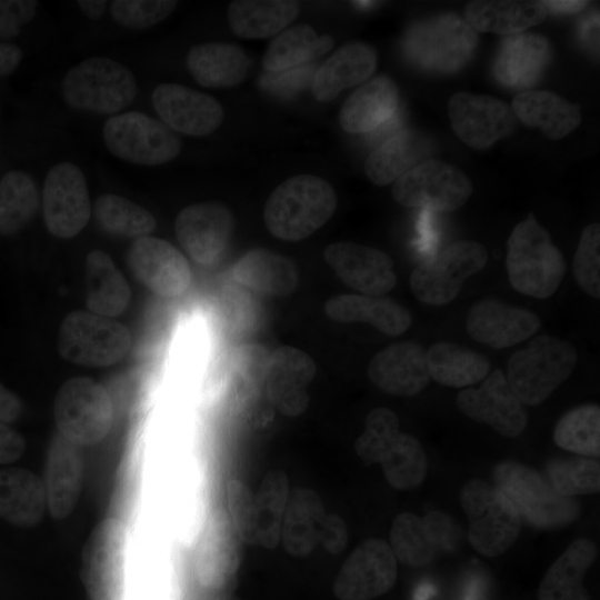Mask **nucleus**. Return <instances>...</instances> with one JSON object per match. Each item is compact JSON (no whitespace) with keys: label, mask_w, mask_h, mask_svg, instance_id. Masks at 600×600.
Masks as SVG:
<instances>
[{"label":"nucleus","mask_w":600,"mask_h":600,"mask_svg":"<svg viewBox=\"0 0 600 600\" xmlns=\"http://www.w3.org/2000/svg\"><path fill=\"white\" fill-rule=\"evenodd\" d=\"M234 219L220 202H200L183 208L176 218L177 238L192 260L202 266L217 263L232 237Z\"/></svg>","instance_id":"19"},{"label":"nucleus","mask_w":600,"mask_h":600,"mask_svg":"<svg viewBox=\"0 0 600 600\" xmlns=\"http://www.w3.org/2000/svg\"><path fill=\"white\" fill-rule=\"evenodd\" d=\"M47 229L61 239L76 237L88 223L91 203L86 177L71 162H60L47 173L42 189Z\"/></svg>","instance_id":"15"},{"label":"nucleus","mask_w":600,"mask_h":600,"mask_svg":"<svg viewBox=\"0 0 600 600\" xmlns=\"http://www.w3.org/2000/svg\"><path fill=\"white\" fill-rule=\"evenodd\" d=\"M577 361L571 343L542 334L510 357L506 378L523 404L538 406L567 380Z\"/></svg>","instance_id":"5"},{"label":"nucleus","mask_w":600,"mask_h":600,"mask_svg":"<svg viewBox=\"0 0 600 600\" xmlns=\"http://www.w3.org/2000/svg\"><path fill=\"white\" fill-rule=\"evenodd\" d=\"M333 46V39L318 37L309 24H298L279 33L269 44L262 64L266 70L280 72L302 64L320 56Z\"/></svg>","instance_id":"44"},{"label":"nucleus","mask_w":600,"mask_h":600,"mask_svg":"<svg viewBox=\"0 0 600 600\" xmlns=\"http://www.w3.org/2000/svg\"><path fill=\"white\" fill-rule=\"evenodd\" d=\"M549 486L563 497L600 491V464L589 458L550 460L544 468Z\"/></svg>","instance_id":"49"},{"label":"nucleus","mask_w":600,"mask_h":600,"mask_svg":"<svg viewBox=\"0 0 600 600\" xmlns=\"http://www.w3.org/2000/svg\"><path fill=\"white\" fill-rule=\"evenodd\" d=\"M506 268L516 291L547 299L558 290L567 266L547 229L530 213L509 236Z\"/></svg>","instance_id":"3"},{"label":"nucleus","mask_w":600,"mask_h":600,"mask_svg":"<svg viewBox=\"0 0 600 600\" xmlns=\"http://www.w3.org/2000/svg\"><path fill=\"white\" fill-rule=\"evenodd\" d=\"M400 102L397 83L381 74L358 88L339 112L341 128L349 133L371 132L396 113Z\"/></svg>","instance_id":"30"},{"label":"nucleus","mask_w":600,"mask_h":600,"mask_svg":"<svg viewBox=\"0 0 600 600\" xmlns=\"http://www.w3.org/2000/svg\"><path fill=\"white\" fill-rule=\"evenodd\" d=\"M138 92L133 73L106 57L88 58L71 68L62 80V97L72 108L100 114L126 109Z\"/></svg>","instance_id":"8"},{"label":"nucleus","mask_w":600,"mask_h":600,"mask_svg":"<svg viewBox=\"0 0 600 600\" xmlns=\"http://www.w3.org/2000/svg\"><path fill=\"white\" fill-rule=\"evenodd\" d=\"M270 353L261 346L246 344L236 350L232 360L236 390L257 388L264 383Z\"/></svg>","instance_id":"53"},{"label":"nucleus","mask_w":600,"mask_h":600,"mask_svg":"<svg viewBox=\"0 0 600 600\" xmlns=\"http://www.w3.org/2000/svg\"><path fill=\"white\" fill-rule=\"evenodd\" d=\"M83 13L91 20H98L103 16L107 2L102 0H80L77 1Z\"/></svg>","instance_id":"61"},{"label":"nucleus","mask_w":600,"mask_h":600,"mask_svg":"<svg viewBox=\"0 0 600 600\" xmlns=\"http://www.w3.org/2000/svg\"><path fill=\"white\" fill-rule=\"evenodd\" d=\"M426 357L430 379L451 388L470 387L490 372L484 356L453 342L433 343Z\"/></svg>","instance_id":"43"},{"label":"nucleus","mask_w":600,"mask_h":600,"mask_svg":"<svg viewBox=\"0 0 600 600\" xmlns=\"http://www.w3.org/2000/svg\"><path fill=\"white\" fill-rule=\"evenodd\" d=\"M553 440L563 450L584 457H599V406L582 404L563 414L554 427Z\"/></svg>","instance_id":"47"},{"label":"nucleus","mask_w":600,"mask_h":600,"mask_svg":"<svg viewBox=\"0 0 600 600\" xmlns=\"http://www.w3.org/2000/svg\"><path fill=\"white\" fill-rule=\"evenodd\" d=\"M354 451L367 466L379 462L389 484L398 490L416 489L427 477L428 461L421 443L400 431L397 414L388 408H376L367 416Z\"/></svg>","instance_id":"1"},{"label":"nucleus","mask_w":600,"mask_h":600,"mask_svg":"<svg viewBox=\"0 0 600 600\" xmlns=\"http://www.w3.org/2000/svg\"><path fill=\"white\" fill-rule=\"evenodd\" d=\"M26 450L24 438L0 421V464L18 460Z\"/></svg>","instance_id":"56"},{"label":"nucleus","mask_w":600,"mask_h":600,"mask_svg":"<svg viewBox=\"0 0 600 600\" xmlns=\"http://www.w3.org/2000/svg\"><path fill=\"white\" fill-rule=\"evenodd\" d=\"M541 324L540 317L530 310L486 298L470 308L466 329L473 340L503 349L527 340Z\"/></svg>","instance_id":"24"},{"label":"nucleus","mask_w":600,"mask_h":600,"mask_svg":"<svg viewBox=\"0 0 600 600\" xmlns=\"http://www.w3.org/2000/svg\"><path fill=\"white\" fill-rule=\"evenodd\" d=\"M177 3L173 0H116L111 3V16L122 27L142 30L169 17Z\"/></svg>","instance_id":"52"},{"label":"nucleus","mask_w":600,"mask_h":600,"mask_svg":"<svg viewBox=\"0 0 600 600\" xmlns=\"http://www.w3.org/2000/svg\"><path fill=\"white\" fill-rule=\"evenodd\" d=\"M22 412V402L19 397L0 383V421L14 422Z\"/></svg>","instance_id":"57"},{"label":"nucleus","mask_w":600,"mask_h":600,"mask_svg":"<svg viewBox=\"0 0 600 600\" xmlns=\"http://www.w3.org/2000/svg\"><path fill=\"white\" fill-rule=\"evenodd\" d=\"M39 2L34 0L0 1V38H14L21 27L33 19Z\"/></svg>","instance_id":"54"},{"label":"nucleus","mask_w":600,"mask_h":600,"mask_svg":"<svg viewBox=\"0 0 600 600\" xmlns=\"http://www.w3.org/2000/svg\"><path fill=\"white\" fill-rule=\"evenodd\" d=\"M551 57V44L542 36L530 33L508 36L501 41L494 59V78L507 88H530L541 78Z\"/></svg>","instance_id":"29"},{"label":"nucleus","mask_w":600,"mask_h":600,"mask_svg":"<svg viewBox=\"0 0 600 600\" xmlns=\"http://www.w3.org/2000/svg\"><path fill=\"white\" fill-rule=\"evenodd\" d=\"M511 108L517 119L539 128L551 140L566 137L581 122L580 107L551 91H522L513 98Z\"/></svg>","instance_id":"34"},{"label":"nucleus","mask_w":600,"mask_h":600,"mask_svg":"<svg viewBox=\"0 0 600 600\" xmlns=\"http://www.w3.org/2000/svg\"><path fill=\"white\" fill-rule=\"evenodd\" d=\"M40 204L39 190L24 171L12 170L0 180V234L12 236L36 216Z\"/></svg>","instance_id":"45"},{"label":"nucleus","mask_w":600,"mask_h":600,"mask_svg":"<svg viewBox=\"0 0 600 600\" xmlns=\"http://www.w3.org/2000/svg\"><path fill=\"white\" fill-rule=\"evenodd\" d=\"M391 193L403 207L448 212L468 201L472 183L456 166L429 158L400 176Z\"/></svg>","instance_id":"14"},{"label":"nucleus","mask_w":600,"mask_h":600,"mask_svg":"<svg viewBox=\"0 0 600 600\" xmlns=\"http://www.w3.org/2000/svg\"><path fill=\"white\" fill-rule=\"evenodd\" d=\"M377 66L376 50L360 41L341 46L316 72L312 94L318 101H331L348 88L368 79Z\"/></svg>","instance_id":"31"},{"label":"nucleus","mask_w":600,"mask_h":600,"mask_svg":"<svg viewBox=\"0 0 600 600\" xmlns=\"http://www.w3.org/2000/svg\"><path fill=\"white\" fill-rule=\"evenodd\" d=\"M397 559L384 540L362 541L348 556L334 581V594L340 600H372L394 586Z\"/></svg>","instance_id":"16"},{"label":"nucleus","mask_w":600,"mask_h":600,"mask_svg":"<svg viewBox=\"0 0 600 600\" xmlns=\"http://www.w3.org/2000/svg\"><path fill=\"white\" fill-rule=\"evenodd\" d=\"M581 38L586 44L598 48L599 14L593 13L581 26Z\"/></svg>","instance_id":"60"},{"label":"nucleus","mask_w":600,"mask_h":600,"mask_svg":"<svg viewBox=\"0 0 600 600\" xmlns=\"http://www.w3.org/2000/svg\"><path fill=\"white\" fill-rule=\"evenodd\" d=\"M451 127L457 137L472 149L483 150L509 136L517 118L503 100L470 92H456L448 102Z\"/></svg>","instance_id":"17"},{"label":"nucleus","mask_w":600,"mask_h":600,"mask_svg":"<svg viewBox=\"0 0 600 600\" xmlns=\"http://www.w3.org/2000/svg\"><path fill=\"white\" fill-rule=\"evenodd\" d=\"M460 502L468 518V539L476 551L494 558L514 543L523 522L498 488L482 479H470L461 488Z\"/></svg>","instance_id":"6"},{"label":"nucleus","mask_w":600,"mask_h":600,"mask_svg":"<svg viewBox=\"0 0 600 600\" xmlns=\"http://www.w3.org/2000/svg\"><path fill=\"white\" fill-rule=\"evenodd\" d=\"M348 542V530L344 521L337 514H326L319 530V540L330 553L341 552Z\"/></svg>","instance_id":"55"},{"label":"nucleus","mask_w":600,"mask_h":600,"mask_svg":"<svg viewBox=\"0 0 600 600\" xmlns=\"http://www.w3.org/2000/svg\"><path fill=\"white\" fill-rule=\"evenodd\" d=\"M543 6L547 9V12L558 13V14H571L577 13L581 10H583L588 2L587 1H580V0H549V1H542Z\"/></svg>","instance_id":"59"},{"label":"nucleus","mask_w":600,"mask_h":600,"mask_svg":"<svg viewBox=\"0 0 600 600\" xmlns=\"http://www.w3.org/2000/svg\"><path fill=\"white\" fill-rule=\"evenodd\" d=\"M53 412L59 433L78 446L102 441L113 421L109 393L87 377H74L62 383Z\"/></svg>","instance_id":"10"},{"label":"nucleus","mask_w":600,"mask_h":600,"mask_svg":"<svg viewBox=\"0 0 600 600\" xmlns=\"http://www.w3.org/2000/svg\"><path fill=\"white\" fill-rule=\"evenodd\" d=\"M597 554V546L590 539L572 541L542 578L538 599L589 600L582 581Z\"/></svg>","instance_id":"36"},{"label":"nucleus","mask_w":600,"mask_h":600,"mask_svg":"<svg viewBox=\"0 0 600 600\" xmlns=\"http://www.w3.org/2000/svg\"><path fill=\"white\" fill-rule=\"evenodd\" d=\"M93 212L99 226L111 234L138 239L156 228L154 217L147 209L113 193L99 196Z\"/></svg>","instance_id":"46"},{"label":"nucleus","mask_w":600,"mask_h":600,"mask_svg":"<svg viewBox=\"0 0 600 600\" xmlns=\"http://www.w3.org/2000/svg\"><path fill=\"white\" fill-rule=\"evenodd\" d=\"M429 149L427 139L417 131L401 130L369 154L364 172L373 184L387 186L426 160Z\"/></svg>","instance_id":"39"},{"label":"nucleus","mask_w":600,"mask_h":600,"mask_svg":"<svg viewBox=\"0 0 600 600\" xmlns=\"http://www.w3.org/2000/svg\"><path fill=\"white\" fill-rule=\"evenodd\" d=\"M298 14V2L290 0H236L228 8L232 32L246 39L277 34L294 21Z\"/></svg>","instance_id":"40"},{"label":"nucleus","mask_w":600,"mask_h":600,"mask_svg":"<svg viewBox=\"0 0 600 600\" xmlns=\"http://www.w3.org/2000/svg\"><path fill=\"white\" fill-rule=\"evenodd\" d=\"M323 257L343 283L362 294L383 296L397 284L392 259L376 248L339 241Z\"/></svg>","instance_id":"22"},{"label":"nucleus","mask_w":600,"mask_h":600,"mask_svg":"<svg viewBox=\"0 0 600 600\" xmlns=\"http://www.w3.org/2000/svg\"><path fill=\"white\" fill-rule=\"evenodd\" d=\"M479 43L477 31L456 13H441L413 23L402 49L421 70L452 73L472 58Z\"/></svg>","instance_id":"4"},{"label":"nucleus","mask_w":600,"mask_h":600,"mask_svg":"<svg viewBox=\"0 0 600 600\" xmlns=\"http://www.w3.org/2000/svg\"><path fill=\"white\" fill-rule=\"evenodd\" d=\"M240 538L223 512L207 522L194 557V573L199 584L218 591L234 579L240 564Z\"/></svg>","instance_id":"26"},{"label":"nucleus","mask_w":600,"mask_h":600,"mask_svg":"<svg viewBox=\"0 0 600 600\" xmlns=\"http://www.w3.org/2000/svg\"><path fill=\"white\" fill-rule=\"evenodd\" d=\"M151 101L167 127L188 136L210 134L220 127L224 116L218 100L178 83L159 84Z\"/></svg>","instance_id":"23"},{"label":"nucleus","mask_w":600,"mask_h":600,"mask_svg":"<svg viewBox=\"0 0 600 600\" xmlns=\"http://www.w3.org/2000/svg\"><path fill=\"white\" fill-rule=\"evenodd\" d=\"M456 402L466 417L490 426L507 438L520 436L528 423L524 404L499 369L489 372L478 388L461 390Z\"/></svg>","instance_id":"18"},{"label":"nucleus","mask_w":600,"mask_h":600,"mask_svg":"<svg viewBox=\"0 0 600 600\" xmlns=\"http://www.w3.org/2000/svg\"><path fill=\"white\" fill-rule=\"evenodd\" d=\"M434 593V588L431 584H421L416 589L413 600H428Z\"/></svg>","instance_id":"62"},{"label":"nucleus","mask_w":600,"mask_h":600,"mask_svg":"<svg viewBox=\"0 0 600 600\" xmlns=\"http://www.w3.org/2000/svg\"><path fill=\"white\" fill-rule=\"evenodd\" d=\"M494 487L516 507L522 522L536 528L571 523L579 506L557 493L536 470L514 461L499 462L492 471Z\"/></svg>","instance_id":"7"},{"label":"nucleus","mask_w":600,"mask_h":600,"mask_svg":"<svg viewBox=\"0 0 600 600\" xmlns=\"http://www.w3.org/2000/svg\"><path fill=\"white\" fill-rule=\"evenodd\" d=\"M128 264L142 284L161 297H178L191 282V270L184 256L159 238L136 239L128 252Z\"/></svg>","instance_id":"21"},{"label":"nucleus","mask_w":600,"mask_h":600,"mask_svg":"<svg viewBox=\"0 0 600 600\" xmlns=\"http://www.w3.org/2000/svg\"><path fill=\"white\" fill-rule=\"evenodd\" d=\"M130 346L131 336L123 324L92 312L72 311L60 326L59 352L76 364H113L128 353Z\"/></svg>","instance_id":"11"},{"label":"nucleus","mask_w":600,"mask_h":600,"mask_svg":"<svg viewBox=\"0 0 600 600\" xmlns=\"http://www.w3.org/2000/svg\"><path fill=\"white\" fill-rule=\"evenodd\" d=\"M368 376L386 393L411 397L430 382L424 348L414 341L397 342L371 359Z\"/></svg>","instance_id":"27"},{"label":"nucleus","mask_w":600,"mask_h":600,"mask_svg":"<svg viewBox=\"0 0 600 600\" xmlns=\"http://www.w3.org/2000/svg\"><path fill=\"white\" fill-rule=\"evenodd\" d=\"M129 534L117 518H106L90 533L82 553V581L91 600H126Z\"/></svg>","instance_id":"9"},{"label":"nucleus","mask_w":600,"mask_h":600,"mask_svg":"<svg viewBox=\"0 0 600 600\" xmlns=\"http://www.w3.org/2000/svg\"><path fill=\"white\" fill-rule=\"evenodd\" d=\"M316 373V363L306 352L293 347L276 349L264 379L268 399L282 414L300 416L308 407V388Z\"/></svg>","instance_id":"25"},{"label":"nucleus","mask_w":600,"mask_h":600,"mask_svg":"<svg viewBox=\"0 0 600 600\" xmlns=\"http://www.w3.org/2000/svg\"><path fill=\"white\" fill-rule=\"evenodd\" d=\"M600 226L590 223L580 236L573 257V277L592 298H600Z\"/></svg>","instance_id":"50"},{"label":"nucleus","mask_w":600,"mask_h":600,"mask_svg":"<svg viewBox=\"0 0 600 600\" xmlns=\"http://www.w3.org/2000/svg\"><path fill=\"white\" fill-rule=\"evenodd\" d=\"M488 262V251L479 242L460 240L418 264L409 283L414 297L430 306H443L460 292L464 280L480 272Z\"/></svg>","instance_id":"12"},{"label":"nucleus","mask_w":600,"mask_h":600,"mask_svg":"<svg viewBox=\"0 0 600 600\" xmlns=\"http://www.w3.org/2000/svg\"><path fill=\"white\" fill-rule=\"evenodd\" d=\"M21 59L22 51L18 46L0 42V78L13 72Z\"/></svg>","instance_id":"58"},{"label":"nucleus","mask_w":600,"mask_h":600,"mask_svg":"<svg viewBox=\"0 0 600 600\" xmlns=\"http://www.w3.org/2000/svg\"><path fill=\"white\" fill-rule=\"evenodd\" d=\"M256 496L258 509L257 544L274 548L281 538L282 520L289 500V484L284 473L269 472Z\"/></svg>","instance_id":"48"},{"label":"nucleus","mask_w":600,"mask_h":600,"mask_svg":"<svg viewBox=\"0 0 600 600\" xmlns=\"http://www.w3.org/2000/svg\"><path fill=\"white\" fill-rule=\"evenodd\" d=\"M454 540V523L441 511L423 517L402 512L390 529V548L396 559L413 568L428 566L439 552L452 550Z\"/></svg>","instance_id":"20"},{"label":"nucleus","mask_w":600,"mask_h":600,"mask_svg":"<svg viewBox=\"0 0 600 600\" xmlns=\"http://www.w3.org/2000/svg\"><path fill=\"white\" fill-rule=\"evenodd\" d=\"M542 1L478 0L464 8L466 22L476 31L517 34L547 18Z\"/></svg>","instance_id":"37"},{"label":"nucleus","mask_w":600,"mask_h":600,"mask_svg":"<svg viewBox=\"0 0 600 600\" xmlns=\"http://www.w3.org/2000/svg\"><path fill=\"white\" fill-rule=\"evenodd\" d=\"M82 480L83 459L79 446L57 434L48 451L43 482L47 506L53 519L62 520L73 511Z\"/></svg>","instance_id":"28"},{"label":"nucleus","mask_w":600,"mask_h":600,"mask_svg":"<svg viewBox=\"0 0 600 600\" xmlns=\"http://www.w3.org/2000/svg\"><path fill=\"white\" fill-rule=\"evenodd\" d=\"M46 507L44 486L36 473L23 468L0 469V518L31 528L41 521Z\"/></svg>","instance_id":"35"},{"label":"nucleus","mask_w":600,"mask_h":600,"mask_svg":"<svg viewBox=\"0 0 600 600\" xmlns=\"http://www.w3.org/2000/svg\"><path fill=\"white\" fill-rule=\"evenodd\" d=\"M324 312L337 322L370 323L388 336H399L412 323L404 306L383 296L339 294L326 302Z\"/></svg>","instance_id":"32"},{"label":"nucleus","mask_w":600,"mask_h":600,"mask_svg":"<svg viewBox=\"0 0 600 600\" xmlns=\"http://www.w3.org/2000/svg\"><path fill=\"white\" fill-rule=\"evenodd\" d=\"M87 307L102 317L121 314L130 299V289L113 260L102 250L91 251L86 260Z\"/></svg>","instance_id":"41"},{"label":"nucleus","mask_w":600,"mask_h":600,"mask_svg":"<svg viewBox=\"0 0 600 600\" xmlns=\"http://www.w3.org/2000/svg\"><path fill=\"white\" fill-rule=\"evenodd\" d=\"M227 501L230 521L240 540L257 544L258 509L256 496L240 480L227 484Z\"/></svg>","instance_id":"51"},{"label":"nucleus","mask_w":600,"mask_h":600,"mask_svg":"<svg viewBox=\"0 0 600 600\" xmlns=\"http://www.w3.org/2000/svg\"><path fill=\"white\" fill-rule=\"evenodd\" d=\"M187 66L202 87L226 88L244 80L249 71V59L236 44L208 42L189 50Z\"/></svg>","instance_id":"38"},{"label":"nucleus","mask_w":600,"mask_h":600,"mask_svg":"<svg viewBox=\"0 0 600 600\" xmlns=\"http://www.w3.org/2000/svg\"><path fill=\"white\" fill-rule=\"evenodd\" d=\"M327 514L319 496L310 489H297L289 497L282 520L281 537L286 550L306 557L318 544L319 530Z\"/></svg>","instance_id":"42"},{"label":"nucleus","mask_w":600,"mask_h":600,"mask_svg":"<svg viewBox=\"0 0 600 600\" xmlns=\"http://www.w3.org/2000/svg\"><path fill=\"white\" fill-rule=\"evenodd\" d=\"M102 136L113 156L136 164H163L181 151V141L169 127L137 111L110 117L103 124Z\"/></svg>","instance_id":"13"},{"label":"nucleus","mask_w":600,"mask_h":600,"mask_svg":"<svg viewBox=\"0 0 600 600\" xmlns=\"http://www.w3.org/2000/svg\"><path fill=\"white\" fill-rule=\"evenodd\" d=\"M337 203V193L328 181L313 174H297L272 191L263 219L276 238L299 241L322 227L334 213Z\"/></svg>","instance_id":"2"},{"label":"nucleus","mask_w":600,"mask_h":600,"mask_svg":"<svg viewBox=\"0 0 600 600\" xmlns=\"http://www.w3.org/2000/svg\"><path fill=\"white\" fill-rule=\"evenodd\" d=\"M232 277L241 286L269 297H287L299 284L293 261L262 248L246 252L233 266Z\"/></svg>","instance_id":"33"}]
</instances>
